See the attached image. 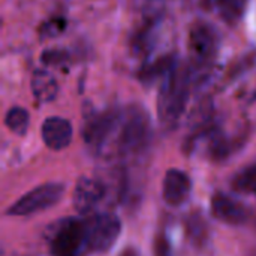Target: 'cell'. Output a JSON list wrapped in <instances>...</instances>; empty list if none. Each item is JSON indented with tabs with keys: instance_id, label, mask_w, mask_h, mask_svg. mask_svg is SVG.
<instances>
[{
	"instance_id": "6da1fadb",
	"label": "cell",
	"mask_w": 256,
	"mask_h": 256,
	"mask_svg": "<svg viewBox=\"0 0 256 256\" xmlns=\"http://www.w3.org/2000/svg\"><path fill=\"white\" fill-rule=\"evenodd\" d=\"M152 122L146 110L129 106L120 111V118L108 152V159L116 156L141 154L150 144Z\"/></svg>"
},
{
	"instance_id": "7a4b0ae2",
	"label": "cell",
	"mask_w": 256,
	"mask_h": 256,
	"mask_svg": "<svg viewBox=\"0 0 256 256\" xmlns=\"http://www.w3.org/2000/svg\"><path fill=\"white\" fill-rule=\"evenodd\" d=\"M192 81V66L180 64L164 78L158 98V112L162 126L171 129L178 123L189 100Z\"/></svg>"
},
{
	"instance_id": "3957f363",
	"label": "cell",
	"mask_w": 256,
	"mask_h": 256,
	"mask_svg": "<svg viewBox=\"0 0 256 256\" xmlns=\"http://www.w3.org/2000/svg\"><path fill=\"white\" fill-rule=\"evenodd\" d=\"M51 256H81L87 250L86 222L66 218L54 224L48 232Z\"/></svg>"
},
{
	"instance_id": "277c9868",
	"label": "cell",
	"mask_w": 256,
	"mask_h": 256,
	"mask_svg": "<svg viewBox=\"0 0 256 256\" xmlns=\"http://www.w3.org/2000/svg\"><path fill=\"white\" fill-rule=\"evenodd\" d=\"M87 250L105 254L112 249L122 232V222L112 212L99 213L86 220Z\"/></svg>"
},
{
	"instance_id": "5b68a950",
	"label": "cell",
	"mask_w": 256,
	"mask_h": 256,
	"mask_svg": "<svg viewBox=\"0 0 256 256\" xmlns=\"http://www.w3.org/2000/svg\"><path fill=\"white\" fill-rule=\"evenodd\" d=\"M64 194L63 183H45L16 200L8 210V216H30L54 207Z\"/></svg>"
},
{
	"instance_id": "8992f818",
	"label": "cell",
	"mask_w": 256,
	"mask_h": 256,
	"mask_svg": "<svg viewBox=\"0 0 256 256\" xmlns=\"http://www.w3.org/2000/svg\"><path fill=\"white\" fill-rule=\"evenodd\" d=\"M189 51L194 58V70L202 72V69H207L219 51L218 30L207 22L195 24L189 33Z\"/></svg>"
},
{
	"instance_id": "52a82bcc",
	"label": "cell",
	"mask_w": 256,
	"mask_h": 256,
	"mask_svg": "<svg viewBox=\"0 0 256 256\" xmlns=\"http://www.w3.org/2000/svg\"><path fill=\"white\" fill-rule=\"evenodd\" d=\"M105 201V190L98 177H80L74 189V207L80 214L92 213L99 202Z\"/></svg>"
},
{
	"instance_id": "ba28073f",
	"label": "cell",
	"mask_w": 256,
	"mask_h": 256,
	"mask_svg": "<svg viewBox=\"0 0 256 256\" xmlns=\"http://www.w3.org/2000/svg\"><path fill=\"white\" fill-rule=\"evenodd\" d=\"M190 190H192V182L184 171L171 168L165 172L164 183H162V195L168 206L171 207L183 206L189 200Z\"/></svg>"
},
{
	"instance_id": "9c48e42d",
	"label": "cell",
	"mask_w": 256,
	"mask_h": 256,
	"mask_svg": "<svg viewBox=\"0 0 256 256\" xmlns=\"http://www.w3.org/2000/svg\"><path fill=\"white\" fill-rule=\"evenodd\" d=\"M212 213L218 220L228 225H243L249 219L246 206L224 192H216L212 196Z\"/></svg>"
},
{
	"instance_id": "30bf717a",
	"label": "cell",
	"mask_w": 256,
	"mask_h": 256,
	"mask_svg": "<svg viewBox=\"0 0 256 256\" xmlns=\"http://www.w3.org/2000/svg\"><path fill=\"white\" fill-rule=\"evenodd\" d=\"M40 135H42L44 144L50 150L60 152L70 146L74 129L69 120L54 116V117L45 118V122L42 123Z\"/></svg>"
},
{
	"instance_id": "8fae6325",
	"label": "cell",
	"mask_w": 256,
	"mask_h": 256,
	"mask_svg": "<svg viewBox=\"0 0 256 256\" xmlns=\"http://www.w3.org/2000/svg\"><path fill=\"white\" fill-rule=\"evenodd\" d=\"M32 93L39 104H48L57 98L58 84L51 72L46 69H36L32 75Z\"/></svg>"
},
{
	"instance_id": "7c38bea8",
	"label": "cell",
	"mask_w": 256,
	"mask_h": 256,
	"mask_svg": "<svg viewBox=\"0 0 256 256\" xmlns=\"http://www.w3.org/2000/svg\"><path fill=\"white\" fill-rule=\"evenodd\" d=\"M177 64L178 63H177V58L174 54L162 56V57L156 58L154 62L144 64L141 68V70L138 72V78L144 86H152L158 80H160V78L164 80Z\"/></svg>"
},
{
	"instance_id": "4fadbf2b",
	"label": "cell",
	"mask_w": 256,
	"mask_h": 256,
	"mask_svg": "<svg viewBox=\"0 0 256 256\" xmlns=\"http://www.w3.org/2000/svg\"><path fill=\"white\" fill-rule=\"evenodd\" d=\"M202 4L207 9L218 12L224 21L234 24L243 16L248 0H202Z\"/></svg>"
},
{
	"instance_id": "5bb4252c",
	"label": "cell",
	"mask_w": 256,
	"mask_h": 256,
	"mask_svg": "<svg viewBox=\"0 0 256 256\" xmlns=\"http://www.w3.org/2000/svg\"><path fill=\"white\" fill-rule=\"evenodd\" d=\"M156 44V28H154V22H148L146 26H142L132 38L130 42V50L136 57H147Z\"/></svg>"
},
{
	"instance_id": "9a60e30c",
	"label": "cell",
	"mask_w": 256,
	"mask_h": 256,
	"mask_svg": "<svg viewBox=\"0 0 256 256\" xmlns=\"http://www.w3.org/2000/svg\"><path fill=\"white\" fill-rule=\"evenodd\" d=\"M186 231L195 246H204L208 238V225L200 213H192L186 219Z\"/></svg>"
},
{
	"instance_id": "2e32d148",
	"label": "cell",
	"mask_w": 256,
	"mask_h": 256,
	"mask_svg": "<svg viewBox=\"0 0 256 256\" xmlns=\"http://www.w3.org/2000/svg\"><path fill=\"white\" fill-rule=\"evenodd\" d=\"M4 124L15 135H20V136L26 135L28 130V124H30L28 111L24 110L22 106H12L4 116Z\"/></svg>"
},
{
	"instance_id": "e0dca14e",
	"label": "cell",
	"mask_w": 256,
	"mask_h": 256,
	"mask_svg": "<svg viewBox=\"0 0 256 256\" xmlns=\"http://www.w3.org/2000/svg\"><path fill=\"white\" fill-rule=\"evenodd\" d=\"M231 186L236 192L240 194H250V192L256 194V164L238 171L232 178Z\"/></svg>"
},
{
	"instance_id": "ac0fdd59",
	"label": "cell",
	"mask_w": 256,
	"mask_h": 256,
	"mask_svg": "<svg viewBox=\"0 0 256 256\" xmlns=\"http://www.w3.org/2000/svg\"><path fill=\"white\" fill-rule=\"evenodd\" d=\"M40 60L46 66H62L69 62V54L63 50H46L42 52Z\"/></svg>"
},
{
	"instance_id": "d6986e66",
	"label": "cell",
	"mask_w": 256,
	"mask_h": 256,
	"mask_svg": "<svg viewBox=\"0 0 256 256\" xmlns=\"http://www.w3.org/2000/svg\"><path fill=\"white\" fill-rule=\"evenodd\" d=\"M63 27H64L63 20H52V21H48V22L42 27L40 33H42L44 36H48V38L57 36V34H60V32L63 30Z\"/></svg>"
},
{
	"instance_id": "ffe728a7",
	"label": "cell",
	"mask_w": 256,
	"mask_h": 256,
	"mask_svg": "<svg viewBox=\"0 0 256 256\" xmlns=\"http://www.w3.org/2000/svg\"><path fill=\"white\" fill-rule=\"evenodd\" d=\"M154 254H156V256H171L170 242L164 234H160L154 242Z\"/></svg>"
},
{
	"instance_id": "44dd1931",
	"label": "cell",
	"mask_w": 256,
	"mask_h": 256,
	"mask_svg": "<svg viewBox=\"0 0 256 256\" xmlns=\"http://www.w3.org/2000/svg\"><path fill=\"white\" fill-rule=\"evenodd\" d=\"M120 256H141L138 254V250L136 249H134V248H126L123 252H122V255Z\"/></svg>"
}]
</instances>
